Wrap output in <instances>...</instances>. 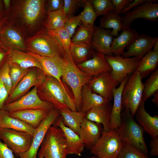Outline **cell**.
Listing matches in <instances>:
<instances>
[{"label": "cell", "mask_w": 158, "mask_h": 158, "mask_svg": "<svg viewBox=\"0 0 158 158\" xmlns=\"http://www.w3.org/2000/svg\"><path fill=\"white\" fill-rule=\"evenodd\" d=\"M13 2L10 10V20L13 23L16 20L21 24L23 30L32 31L39 26L45 16L46 1L18 0Z\"/></svg>", "instance_id": "1"}, {"label": "cell", "mask_w": 158, "mask_h": 158, "mask_svg": "<svg viewBox=\"0 0 158 158\" xmlns=\"http://www.w3.org/2000/svg\"><path fill=\"white\" fill-rule=\"evenodd\" d=\"M64 83L44 73L37 86V94L42 100L50 103L58 110L67 108L77 111L73 97Z\"/></svg>", "instance_id": "2"}, {"label": "cell", "mask_w": 158, "mask_h": 158, "mask_svg": "<svg viewBox=\"0 0 158 158\" xmlns=\"http://www.w3.org/2000/svg\"><path fill=\"white\" fill-rule=\"evenodd\" d=\"M63 73L61 79L71 89L77 111H80L82 106L81 90L93 77L85 73L73 61L70 53H65L61 58Z\"/></svg>", "instance_id": "3"}, {"label": "cell", "mask_w": 158, "mask_h": 158, "mask_svg": "<svg viewBox=\"0 0 158 158\" xmlns=\"http://www.w3.org/2000/svg\"><path fill=\"white\" fill-rule=\"evenodd\" d=\"M26 50L40 56L52 57L65 53L61 44L44 27L34 35L25 39Z\"/></svg>", "instance_id": "4"}, {"label": "cell", "mask_w": 158, "mask_h": 158, "mask_svg": "<svg viewBox=\"0 0 158 158\" xmlns=\"http://www.w3.org/2000/svg\"><path fill=\"white\" fill-rule=\"evenodd\" d=\"M133 117L129 109H123L121 124L118 128V132L123 142L136 148L147 155L148 151L144 137V130Z\"/></svg>", "instance_id": "5"}, {"label": "cell", "mask_w": 158, "mask_h": 158, "mask_svg": "<svg viewBox=\"0 0 158 158\" xmlns=\"http://www.w3.org/2000/svg\"><path fill=\"white\" fill-rule=\"evenodd\" d=\"M38 152L43 158H66L68 155L65 137L58 127L51 126L48 130Z\"/></svg>", "instance_id": "6"}, {"label": "cell", "mask_w": 158, "mask_h": 158, "mask_svg": "<svg viewBox=\"0 0 158 158\" xmlns=\"http://www.w3.org/2000/svg\"><path fill=\"white\" fill-rule=\"evenodd\" d=\"M140 73L135 71L128 75L122 95V109L129 110L133 116L142 100L144 84Z\"/></svg>", "instance_id": "7"}, {"label": "cell", "mask_w": 158, "mask_h": 158, "mask_svg": "<svg viewBox=\"0 0 158 158\" xmlns=\"http://www.w3.org/2000/svg\"><path fill=\"white\" fill-rule=\"evenodd\" d=\"M123 142L118 129L107 131L103 130L90 152L98 158H117Z\"/></svg>", "instance_id": "8"}, {"label": "cell", "mask_w": 158, "mask_h": 158, "mask_svg": "<svg viewBox=\"0 0 158 158\" xmlns=\"http://www.w3.org/2000/svg\"><path fill=\"white\" fill-rule=\"evenodd\" d=\"M33 135L24 131L0 129V139L13 153L18 156L29 150Z\"/></svg>", "instance_id": "9"}, {"label": "cell", "mask_w": 158, "mask_h": 158, "mask_svg": "<svg viewBox=\"0 0 158 158\" xmlns=\"http://www.w3.org/2000/svg\"><path fill=\"white\" fill-rule=\"evenodd\" d=\"M54 108L50 103L42 100L37 93V86L18 100L5 104L3 109L8 113L31 109H43L50 111Z\"/></svg>", "instance_id": "10"}, {"label": "cell", "mask_w": 158, "mask_h": 158, "mask_svg": "<svg viewBox=\"0 0 158 158\" xmlns=\"http://www.w3.org/2000/svg\"><path fill=\"white\" fill-rule=\"evenodd\" d=\"M105 57L111 68V75L119 84L136 70L140 60L135 57L124 58L121 56H105Z\"/></svg>", "instance_id": "11"}, {"label": "cell", "mask_w": 158, "mask_h": 158, "mask_svg": "<svg viewBox=\"0 0 158 158\" xmlns=\"http://www.w3.org/2000/svg\"><path fill=\"white\" fill-rule=\"evenodd\" d=\"M59 111L54 108L36 128L31 146L27 151L20 154L19 158H36L38 150L49 127L59 116Z\"/></svg>", "instance_id": "12"}, {"label": "cell", "mask_w": 158, "mask_h": 158, "mask_svg": "<svg viewBox=\"0 0 158 158\" xmlns=\"http://www.w3.org/2000/svg\"><path fill=\"white\" fill-rule=\"evenodd\" d=\"M13 23L6 21L0 34V46L7 52L13 50H26L24 37Z\"/></svg>", "instance_id": "13"}, {"label": "cell", "mask_w": 158, "mask_h": 158, "mask_svg": "<svg viewBox=\"0 0 158 158\" xmlns=\"http://www.w3.org/2000/svg\"><path fill=\"white\" fill-rule=\"evenodd\" d=\"M156 1L150 0L125 13L122 17L123 26L130 27L133 21L139 18L156 20L158 18V4L154 3Z\"/></svg>", "instance_id": "14"}, {"label": "cell", "mask_w": 158, "mask_h": 158, "mask_svg": "<svg viewBox=\"0 0 158 158\" xmlns=\"http://www.w3.org/2000/svg\"><path fill=\"white\" fill-rule=\"evenodd\" d=\"M44 74L42 71L38 68H30L27 73L9 95L5 104L18 100L32 87L37 86Z\"/></svg>", "instance_id": "15"}, {"label": "cell", "mask_w": 158, "mask_h": 158, "mask_svg": "<svg viewBox=\"0 0 158 158\" xmlns=\"http://www.w3.org/2000/svg\"><path fill=\"white\" fill-rule=\"evenodd\" d=\"M88 84L92 92L110 102L113 98V89L120 84L113 78L110 72H107L93 77Z\"/></svg>", "instance_id": "16"}, {"label": "cell", "mask_w": 158, "mask_h": 158, "mask_svg": "<svg viewBox=\"0 0 158 158\" xmlns=\"http://www.w3.org/2000/svg\"><path fill=\"white\" fill-rule=\"evenodd\" d=\"M158 37L144 34L138 36L127 47V51H124L121 56L124 58L135 57L141 59L151 51Z\"/></svg>", "instance_id": "17"}, {"label": "cell", "mask_w": 158, "mask_h": 158, "mask_svg": "<svg viewBox=\"0 0 158 158\" xmlns=\"http://www.w3.org/2000/svg\"><path fill=\"white\" fill-rule=\"evenodd\" d=\"M76 65L81 71L92 77L104 72H111L112 70L105 56L97 51L94 52L91 59Z\"/></svg>", "instance_id": "18"}, {"label": "cell", "mask_w": 158, "mask_h": 158, "mask_svg": "<svg viewBox=\"0 0 158 158\" xmlns=\"http://www.w3.org/2000/svg\"><path fill=\"white\" fill-rule=\"evenodd\" d=\"M54 124L59 127L63 133L68 154L80 156L85 147L79 135L64 125L61 116H59Z\"/></svg>", "instance_id": "19"}, {"label": "cell", "mask_w": 158, "mask_h": 158, "mask_svg": "<svg viewBox=\"0 0 158 158\" xmlns=\"http://www.w3.org/2000/svg\"><path fill=\"white\" fill-rule=\"evenodd\" d=\"M114 38L111 30L94 27L92 44L97 51L106 56H114L111 48Z\"/></svg>", "instance_id": "20"}, {"label": "cell", "mask_w": 158, "mask_h": 158, "mask_svg": "<svg viewBox=\"0 0 158 158\" xmlns=\"http://www.w3.org/2000/svg\"><path fill=\"white\" fill-rule=\"evenodd\" d=\"M103 130L102 125L85 118L79 134L85 147L90 150L100 137Z\"/></svg>", "instance_id": "21"}, {"label": "cell", "mask_w": 158, "mask_h": 158, "mask_svg": "<svg viewBox=\"0 0 158 158\" xmlns=\"http://www.w3.org/2000/svg\"><path fill=\"white\" fill-rule=\"evenodd\" d=\"M28 52L39 61L42 67V70L45 75L54 77L61 83H64L61 79L63 69L61 56H43L33 53Z\"/></svg>", "instance_id": "22"}, {"label": "cell", "mask_w": 158, "mask_h": 158, "mask_svg": "<svg viewBox=\"0 0 158 158\" xmlns=\"http://www.w3.org/2000/svg\"><path fill=\"white\" fill-rule=\"evenodd\" d=\"M145 104L141 101L134 115L135 119L152 138L158 137V116H151L145 109Z\"/></svg>", "instance_id": "23"}, {"label": "cell", "mask_w": 158, "mask_h": 158, "mask_svg": "<svg viewBox=\"0 0 158 158\" xmlns=\"http://www.w3.org/2000/svg\"><path fill=\"white\" fill-rule=\"evenodd\" d=\"M112 105L110 102L106 104L95 107L85 114L87 119L103 126L105 131L111 130L110 118Z\"/></svg>", "instance_id": "24"}, {"label": "cell", "mask_w": 158, "mask_h": 158, "mask_svg": "<svg viewBox=\"0 0 158 158\" xmlns=\"http://www.w3.org/2000/svg\"><path fill=\"white\" fill-rule=\"evenodd\" d=\"M50 111L43 109H31L7 113L11 116L20 119L36 128Z\"/></svg>", "instance_id": "25"}, {"label": "cell", "mask_w": 158, "mask_h": 158, "mask_svg": "<svg viewBox=\"0 0 158 158\" xmlns=\"http://www.w3.org/2000/svg\"><path fill=\"white\" fill-rule=\"evenodd\" d=\"M138 32L129 26H123L121 34L114 38L111 48L114 56H121L126 47L139 35Z\"/></svg>", "instance_id": "26"}, {"label": "cell", "mask_w": 158, "mask_h": 158, "mask_svg": "<svg viewBox=\"0 0 158 158\" xmlns=\"http://www.w3.org/2000/svg\"><path fill=\"white\" fill-rule=\"evenodd\" d=\"M128 75L120 84L118 87L114 88L112 90L114 102L111 115V130L117 129L121 124V114L123 109L122 106V95Z\"/></svg>", "instance_id": "27"}, {"label": "cell", "mask_w": 158, "mask_h": 158, "mask_svg": "<svg viewBox=\"0 0 158 158\" xmlns=\"http://www.w3.org/2000/svg\"><path fill=\"white\" fill-rule=\"evenodd\" d=\"M6 61L15 64L24 69L36 67L42 70V66L37 59L28 52L18 50H11L8 52Z\"/></svg>", "instance_id": "28"}, {"label": "cell", "mask_w": 158, "mask_h": 158, "mask_svg": "<svg viewBox=\"0 0 158 158\" xmlns=\"http://www.w3.org/2000/svg\"><path fill=\"white\" fill-rule=\"evenodd\" d=\"M81 96L82 103L80 111L84 114L95 107L104 105L110 102L92 92L88 84L83 87Z\"/></svg>", "instance_id": "29"}, {"label": "cell", "mask_w": 158, "mask_h": 158, "mask_svg": "<svg viewBox=\"0 0 158 158\" xmlns=\"http://www.w3.org/2000/svg\"><path fill=\"white\" fill-rule=\"evenodd\" d=\"M1 128L24 131L33 135L36 130L25 122L11 116L3 109L0 111V129Z\"/></svg>", "instance_id": "30"}, {"label": "cell", "mask_w": 158, "mask_h": 158, "mask_svg": "<svg viewBox=\"0 0 158 158\" xmlns=\"http://www.w3.org/2000/svg\"><path fill=\"white\" fill-rule=\"evenodd\" d=\"M59 111L64 125L79 135L81 125L85 118V114L67 108Z\"/></svg>", "instance_id": "31"}, {"label": "cell", "mask_w": 158, "mask_h": 158, "mask_svg": "<svg viewBox=\"0 0 158 158\" xmlns=\"http://www.w3.org/2000/svg\"><path fill=\"white\" fill-rule=\"evenodd\" d=\"M158 63V51L151 50L140 60L136 71L140 74L142 79L156 71Z\"/></svg>", "instance_id": "32"}, {"label": "cell", "mask_w": 158, "mask_h": 158, "mask_svg": "<svg viewBox=\"0 0 158 158\" xmlns=\"http://www.w3.org/2000/svg\"><path fill=\"white\" fill-rule=\"evenodd\" d=\"M100 21L99 27L101 28L112 29L111 33L114 37L118 36V32L122 30L123 27L122 17L114 10L103 16L100 18Z\"/></svg>", "instance_id": "33"}, {"label": "cell", "mask_w": 158, "mask_h": 158, "mask_svg": "<svg viewBox=\"0 0 158 158\" xmlns=\"http://www.w3.org/2000/svg\"><path fill=\"white\" fill-rule=\"evenodd\" d=\"M92 45L71 43L70 51L71 58L76 64L80 63L93 56L94 53Z\"/></svg>", "instance_id": "34"}, {"label": "cell", "mask_w": 158, "mask_h": 158, "mask_svg": "<svg viewBox=\"0 0 158 158\" xmlns=\"http://www.w3.org/2000/svg\"><path fill=\"white\" fill-rule=\"evenodd\" d=\"M67 18L63 8L47 12V16L43 24L48 30H55L63 28Z\"/></svg>", "instance_id": "35"}, {"label": "cell", "mask_w": 158, "mask_h": 158, "mask_svg": "<svg viewBox=\"0 0 158 158\" xmlns=\"http://www.w3.org/2000/svg\"><path fill=\"white\" fill-rule=\"evenodd\" d=\"M144 84L141 101L145 102L158 92V70L152 72Z\"/></svg>", "instance_id": "36"}, {"label": "cell", "mask_w": 158, "mask_h": 158, "mask_svg": "<svg viewBox=\"0 0 158 158\" xmlns=\"http://www.w3.org/2000/svg\"><path fill=\"white\" fill-rule=\"evenodd\" d=\"M94 27L90 28L80 25L72 37L71 43L92 45Z\"/></svg>", "instance_id": "37"}, {"label": "cell", "mask_w": 158, "mask_h": 158, "mask_svg": "<svg viewBox=\"0 0 158 158\" xmlns=\"http://www.w3.org/2000/svg\"><path fill=\"white\" fill-rule=\"evenodd\" d=\"M84 6L83 10L80 13L82 24L86 27H93L98 16L90 0H85Z\"/></svg>", "instance_id": "38"}, {"label": "cell", "mask_w": 158, "mask_h": 158, "mask_svg": "<svg viewBox=\"0 0 158 158\" xmlns=\"http://www.w3.org/2000/svg\"><path fill=\"white\" fill-rule=\"evenodd\" d=\"M48 31L49 34L55 38L62 45L65 53H70L71 38L63 28L55 30H48Z\"/></svg>", "instance_id": "39"}, {"label": "cell", "mask_w": 158, "mask_h": 158, "mask_svg": "<svg viewBox=\"0 0 158 158\" xmlns=\"http://www.w3.org/2000/svg\"><path fill=\"white\" fill-rule=\"evenodd\" d=\"M117 158H148L147 155L136 148L123 142Z\"/></svg>", "instance_id": "40"}, {"label": "cell", "mask_w": 158, "mask_h": 158, "mask_svg": "<svg viewBox=\"0 0 158 158\" xmlns=\"http://www.w3.org/2000/svg\"><path fill=\"white\" fill-rule=\"evenodd\" d=\"M8 63L12 84L11 92L27 73L29 68L24 69L14 63Z\"/></svg>", "instance_id": "41"}, {"label": "cell", "mask_w": 158, "mask_h": 158, "mask_svg": "<svg viewBox=\"0 0 158 158\" xmlns=\"http://www.w3.org/2000/svg\"><path fill=\"white\" fill-rule=\"evenodd\" d=\"M97 16H104L114 10L111 0H90Z\"/></svg>", "instance_id": "42"}, {"label": "cell", "mask_w": 158, "mask_h": 158, "mask_svg": "<svg viewBox=\"0 0 158 158\" xmlns=\"http://www.w3.org/2000/svg\"><path fill=\"white\" fill-rule=\"evenodd\" d=\"M85 1L84 0H63V9L67 19L74 16L77 9L80 6L84 5Z\"/></svg>", "instance_id": "43"}, {"label": "cell", "mask_w": 158, "mask_h": 158, "mask_svg": "<svg viewBox=\"0 0 158 158\" xmlns=\"http://www.w3.org/2000/svg\"><path fill=\"white\" fill-rule=\"evenodd\" d=\"M0 78L9 95L11 91L12 84L10 74L9 66L6 61L3 63L0 70Z\"/></svg>", "instance_id": "44"}, {"label": "cell", "mask_w": 158, "mask_h": 158, "mask_svg": "<svg viewBox=\"0 0 158 158\" xmlns=\"http://www.w3.org/2000/svg\"><path fill=\"white\" fill-rule=\"evenodd\" d=\"M82 24L80 14L73 16L68 18L66 21L63 28L68 32L71 38L75 32L77 27Z\"/></svg>", "instance_id": "45"}, {"label": "cell", "mask_w": 158, "mask_h": 158, "mask_svg": "<svg viewBox=\"0 0 158 158\" xmlns=\"http://www.w3.org/2000/svg\"><path fill=\"white\" fill-rule=\"evenodd\" d=\"M63 0H49L46 1L47 12L55 11L63 8Z\"/></svg>", "instance_id": "46"}, {"label": "cell", "mask_w": 158, "mask_h": 158, "mask_svg": "<svg viewBox=\"0 0 158 158\" xmlns=\"http://www.w3.org/2000/svg\"><path fill=\"white\" fill-rule=\"evenodd\" d=\"M114 7V11L120 15L121 11L133 0H111Z\"/></svg>", "instance_id": "47"}, {"label": "cell", "mask_w": 158, "mask_h": 158, "mask_svg": "<svg viewBox=\"0 0 158 158\" xmlns=\"http://www.w3.org/2000/svg\"><path fill=\"white\" fill-rule=\"evenodd\" d=\"M0 158H16L12 151L0 139Z\"/></svg>", "instance_id": "48"}, {"label": "cell", "mask_w": 158, "mask_h": 158, "mask_svg": "<svg viewBox=\"0 0 158 158\" xmlns=\"http://www.w3.org/2000/svg\"><path fill=\"white\" fill-rule=\"evenodd\" d=\"M8 95L7 90L0 78V111L3 109Z\"/></svg>", "instance_id": "49"}, {"label": "cell", "mask_w": 158, "mask_h": 158, "mask_svg": "<svg viewBox=\"0 0 158 158\" xmlns=\"http://www.w3.org/2000/svg\"><path fill=\"white\" fill-rule=\"evenodd\" d=\"M150 0H135L130 3L128 6L123 10L120 13L121 14H124L133 8H135L139 5L144 4L149 1Z\"/></svg>", "instance_id": "50"}, {"label": "cell", "mask_w": 158, "mask_h": 158, "mask_svg": "<svg viewBox=\"0 0 158 158\" xmlns=\"http://www.w3.org/2000/svg\"><path fill=\"white\" fill-rule=\"evenodd\" d=\"M150 154L152 156L158 155V137L152 138L150 142Z\"/></svg>", "instance_id": "51"}, {"label": "cell", "mask_w": 158, "mask_h": 158, "mask_svg": "<svg viewBox=\"0 0 158 158\" xmlns=\"http://www.w3.org/2000/svg\"><path fill=\"white\" fill-rule=\"evenodd\" d=\"M8 55V53L0 46V63L4 60L5 58L7 59Z\"/></svg>", "instance_id": "52"}, {"label": "cell", "mask_w": 158, "mask_h": 158, "mask_svg": "<svg viewBox=\"0 0 158 158\" xmlns=\"http://www.w3.org/2000/svg\"><path fill=\"white\" fill-rule=\"evenodd\" d=\"M5 9V13L6 15L8 14L11 10V2L10 0H4L3 1Z\"/></svg>", "instance_id": "53"}, {"label": "cell", "mask_w": 158, "mask_h": 158, "mask_svg": "<svg viewBox=\"0 0 158 158\" xmlns=\"http://www.w3.org/2000/svg\"><path fill=\"white\" fill-rule=\"evenodd\" d=\"M7 19V17L6 16H0V34L6 23Z\"/></svg>", "instance_id": "54"}, {"label": "cell", "mask_w": 158, "mask_h": 158, "mask_svg": "<svg viewBox=\"0 0 158 158\" xmlns=\"http://www.w3.org/2000/svg\"><path fill=\"white\" fill-rule=\"evenodd\" d=\"M153 98L152 99V102L155 103L158 106V92L155 93L153 96Z\"/></svg>", "instance_id": "55"}, {"label": "cell", "mask_w": 158, "mask_h": 158, "mask_svg": "<svg viewBox=\"0 0 158 158\" xmlns=\"http://www.w3.org/2000/svg\"><path fill=\"white\" fill-rule=\"evenodd\" d=\"M4 13L3 11L2 5V1L0 0V16H4Z\"/></svg>", "instance_id": "56"}, {"label": "cell", "mask_w": 158, "mask_h": 158, "mask_svg": "<svg viewBox=\"0 0 158 158\" xmlns=\"http://www.w3.org/2000/svg\"><path fill=\"white\" fill-rule=\"evenodd\" d=\"M153 47L154 48L153 51H158V40L155 43Z\"/></svg>", "instance_id": "57"}, {"label": "cell", "mask_w": 158, "mask_h": 158, "mask_svg": "<svg viewBox=\"0 0 158 158\" xmlns=\"http://www.w3.org/2000/svg\"><path fill=\"white\" fill-rule=\"evenodd\" d=\"M87 158H98L97 157L95 156H92V157H87Z\"/></svg>", "instance_id": "58"}, {"label": "cell", "mask_w": 158, "mask_h": 158, "mask_svg": "<svg viewBox=\"0 0 158 158\" xmlns=\"http://www.w3.org/2000/svg\"><path fill=\"white\" fill-rule=\"evenodd\" d=\"M39 158H43L42 157H39Z\"/></svg>", "instance_id": "59"}]
</instances>
